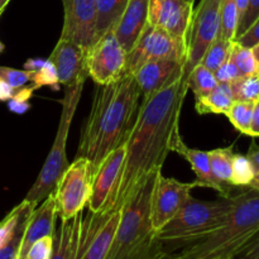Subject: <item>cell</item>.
I'll return each instance as SVG.
<instances>
[{"label":"cell","instance_id":"cell-1","mask_svg":"<svg viewBox=\"0 0 259 259\" xmlns=\"http://www.w3.org/2000/svg\"><path fill=\"white\" fill-rule=\"evenodd\" d=\"M187 91V85L180 77L142 103L125 143L123 174L113 211H120L148 175L162 169L172 152L175 134L180 132V115Z\"/></svg>","mask_w":259,"mask_h":259},{"label":"cell","instance_id":"cell-2","mask_svg":"<svg viewBox=\"0 0 259 259\" xmlns=\"http://www.w3.org/2000/svg\"><path fill=\"white\" fill-rule=\"evenodd\" d=\"M141 105V90L131 73L109 85H96L75 158H88L94 174L110 152L126 143Z\"/></svg>","mask_w":259,"mask_h":259},{"label":"cell","instance_id":"cell-3","mask_svg":"<svg viewBox=\"0 0 259 259\" xmlns=\"http://www.w3.org/2000/svg\"><path fill=\"white\" fill-rule=\"evenodd\" d=\"M233 200L234 205L222 227L186 245L175 259H234L259 233V191L249 187Z\"/></svg>","mask_w":259,"mask_h":259},{"label":"cell","instance_id":"cell-4","mask_svg":"<svg viewBox=\"0 0 259 259\" xmlns=\"http://www.w3.org/2000/svg\"><path fill=\"white\" fill-rule=\"evenodd\" d=\"M158 172L148 175L120 209V219L106 259H138L158 240L151 220L152 194Z\"/></svg>","mask_w":259,"mask_h":259},{"label":"cell","instance_id":"cell-5","mask_svg":"<svg viewBox=\"0 0 259 259\" xmlns=\"http://www.w3.org/2000/svg\"><path fill=\"white\" fill-rule=\"evenodd\" d=\"M234 205L233 197L205 201L190 197L180 211L156 233L164 247H186L222 227Z\"/></svg>","mask_w":259,"mask_h":259},{"label":"cell","instance_id":"cell-6","mask_svg":"<svg viewBox=\"0 0 259 259\" xmlns=\"http://www.w3.org/2000/svg\"><path fill=\"white\" fill-rule=\"evenodd\" d=\"M83 85L85 83H78V85L65 88V95L61 100L62 110H61L60 123H58L55 142L51 147V151L46 158L42 169L38 174L37 180L28 191L27 196L24 197L25 201H29L34 205L42 202L48 195L55 191L58 180L67 169L70 163L66 156V144H67L68 133H70L76 109L80 103Z\"/></svg>","mask_w":259,"mask_h":259},{"label":"cell","instance_id":"cell-7","mask_svg":"<svg viewBox=\"0 0 259 259\" xmlns=\"http://www.w3.org/2000/svg\"><path fill=\"white\" fill-rule=\"evenodd\" d=\"M93 184V167L88 158H75L58 180L53 191L60 220H70L88 206Z\"/></svg>","mask_w":259,"mask_h":259},{"label":"cell","instance_id":"cell-8","mask_svg":"<svg viewBox=\"0 0 259 259\" xmlns=\"http://www.w3.org/2000/svg\"><path fill=\"white\" fill-rule=\"evenodd\" d=\"M187 45L167 30L147 23L134 47L126 53V73H133L143 63L154 60H174L185 65Z\"/></svg>","mask_w":259,"mask_h":259},{"label":"cell","instance_id":"cell-9","mask_svg":"<svg viewBox=\"0 0 259 259\" xmlns=\"http://www.w3.org/2000/svg\"><path fill=\"white\" fill-rule=\"evenodd\" d=\"M222 0H201L192 14L187 39V55L182 71V80L186 78L195 66L202 60L205 51L219 35Z\"/></svg>","mask_w":259,"mask_h":259},{"label":"cell","instance_id":"cell-10","mask_svg":"<svg viewBox=\"0 0 259 259\" xmlns=\"http://www.w3.org/2000/svg\"><path fill=\"white\" fill-rule=\"evenodd\" d=\"M125 144L110 152L94 171L91 195L88 202L91 214L108 215L114 210L123 174Z\"/></svg>","mask_w":259,"mask_h":259},{"label":"cell","instance_id":"cell-11","mask_svg":"<svg viewBox=\"0 0 259 259\" xmlns=\"http://www.w3.org/2000/svg\"><path fill=\"white\" fill-rule=\"evenodd\" d=\"M126 51L114 30L104 33L88 50L89 77L96 85H109L125 75Z\"/></svg>","mask_w":259,"mask_h":259},{"label":"cell","instance_id":"cell-12","mask_svg":"<svg viewBox=\"0 0 259 259\" xmlns=\"http://www.w3.org/2000/svg\"><path fill=\"white\" fill-rule=\"evenodd\" d=\"M195 187H199L196 181L180 182L172 177H164L162 171L158 172L151 205V220L154 233L159 232L189 201Z\"/></svg>","mask_w":259,"mask_h":259},{"label":"cell","instance_id":"cell-13","mask_svg":"<svg viewBox=\"0 0 259 259\" xmlns=\"http://www.w3.org/2000/svg\"><path fill=\"white\" fill-rule=\"evenodd\" d=\"M63 27L61 37L89 50L96 42V0H62Z\"/></svg>","mask_w":259,"mask_h":259},{"label":"cell","instance_id":"cell-14","mask_svg":"<svg viewBox=\"0 0 259 259\" xmlns=\"http://www.w3.org/2000/svg\"><path fill=\"white\" fill-rule=\"evenodd\" d=\"M120 211L91 214L83 220V234L77 259H106L118 228Z\"/></svg>","mask_w":259,"mask_h":259},{"label":"cell","instance_id":"cell-15","mask_svg":"<svg viewBox=\"0 0 259 259\" xmlns=\"http://www.w3.org/2000/svg\"><path fill=\"white\" fill-rule=\"evenodd\" d=\"M48 60L55 67L58 82L65 88L85 83L89 78L88 50L72 40L60 37Z\"/></svg>","mask_w":259,"mask_h":259},{"label":"cell","instance_id":"cell-16","mask_svg":"<svg viewBox=\"0 0 259 259\" xmlns=\"http://www.w3.org/2000/svg\"><path fill=\"white\" fill-rule=\"evenodd\" d=\"M194 4L186 0H149L148 23L187 45Z\"/></svg>","mask_w":259,"mask_h":259},{"label":"cell","instance_id":"cell-17","mask_svg":"<svg viewBox=\"0 0 259 259\" xmlns=\"http://www.w3.org/2000/svg\"><path fill=\"white\" fill-rule=\"evenodd\" d=\"M184 63L174 60H154L143 63L136 72L134 80L141 90L142 103L153 98L166 86L182 77Z\"/></svg>","mask_w":259,"mask_h":259},{"label":"cell","instance_id":"cell-18","mask_svg":"<svg viewBox=\"0 0 259 259\" xmlns=\"http://www.w3.org/2000/svg\"><path fill=\"white\" fill-rule=\"evenodd\" d=\"M56 220H57V210H56L55 196L52 192L43 200L39 206L37 205L33 210L23 234L17 259H25L29 248L40 238L53 237L56 230Z\"/></svg>","mask_w":259,"mask_h":259},{"label":"cell","instance_id":"cell-19","mask_svg":"<svg viewBox=\"0 0 259 259\" xmlns=\"http://www.w3.org/2000/svg\"><path fill=\"white\" fill-rule=\"evenodd\" d=\"M172 152H176L180 156L184 157L192 167V171L196 175L195 181L199 184V187H209V189L215 190L219 192L222 197H230V190L228 185L222 184L217 177L212 175L211 167H210L209 153L200 149L190 148L177 132L172 141Z\"/></svg>","mask_w":259,"mask_h":259},{"label":"cell","instance_id":"cell-20","mask_svg":"<svg viewBox=\"0 0 259 259\" xmlns=\"http://www.w3.org/2000/svg\"><path fill=\"white\" fill-rule=\"evenodd\" d=\"M149 0H129L114 33L126 53L134 47L139 35L148 23Z\"/></svg>","mask_w":259,"mask_h":259},{"label":"cell","instance_id":"cell-21","mask_svg":"<svg viewBox=\"0 0 259 259\" xmlns=\"http://www.w3.org/2000/svg\"><path fill=\"white\" fill-rule=\"evenodd\" d=\"M83 234L82 212L70 220H61L53 234V253L51 259H77Z\"/></svg>","mask_w":259,"mask_h":259},{"label":"cell","instance_id":"cell-22","mask_svg":"<svg viewBox=\"0 0 259 259\" xmlns=\"http://www.w3.org/2000/svg\"><path fill=\"white\" fill-rule=\"evenodd\" d=\"M234 103L229 83H218L207 95L195 99V108L201 115L205 114H227Z\"/></svg>","mask_w":259,"mask_h":259},{"label":"cell","instance_id":"cell-23","mask_svg":"<svg viewBox=\"0 0 259 259\" xmlns=\"http://www.w3.org/2000/svg\"><path fill=\"white\" fill-rule=\"evenodd\" d=\"M129 0H96V37L113 30L120 19Z\"/></svg>","mask_w":259,"mask_h":259},{"label":"cell","instance_id":"cell-24","mask_svg":"<svg viewBox=\"0 0 259 259\" xmlns=\"http://www.w3.org/2000/svg\"><path fill=\"white\" fill-rule=\"evenodd\" d=\"M209 153L211 172L222 184L230 186L232 181V163H233V147L217 148L207 152Z\"/></svg>","mask_w":259,"mask_h":259},{"label":"cell","instance_id":"cell-25","mask_svg":"<svg viewBox=\"0 0 259 259\" xmlns=\"http://www.w3.org/2000/svg\"><path fill=\"white\" fill-rule=\"evenodd\" d=\"M23 202H24V205H23L22 214H20L19 222H18L12 239L4 247L0 248V259H17L18 253H19V248L20 244H22L23 234H24L27 223L29 220L30 215H32L33 210L37 206V205L32 204L29 201H25V200H23Z\"/></svg>","mask_w":259,"mask_h":259},{"label":"cell","instance_id":"cell-26","mask_svg":"<svg viewBox=\"0 0 259 259\" xmlns=\"http://www.w3.org/2000/svg\"><path fill=\"white\" fill-rule=\"evenodd\" d=\"M218 83L219 82L215 78L214 72L204 67L201 63L195 66L186 78L187 89L194 93L195 99L201 98V96H205L209 93H211L217 88Z\"/></svg>","mask_w":259,"mask_h":259},{"label":"cell","instance_id":"cell-27","mask_svg":"<svg viewBox=\"0 0 259 259\" xmlns=\"http://www.w3.org/2000/svg\"><path fill=\"white\" fill-rule=\"evenodd\" d=\"M25 70H30L33 72L32 83L35 89H40L42 86H52L53 89H57L58 82L57 73L55 67L51 63L50 60H28L24 65Z\"/></svg>","mask_w":259,"mask_h":259},{"label":"cell","instance_id":"cell-28","mask_svg":"<svg viewBox=\"0 0 259 259\" xmlns=\"http://www.w3.org/2000/svg\"><path fill=\"white\" fill-rule=\"evenodd\" d=\"M233 43L234 40H228L224 39L223 37L218 35L211 45L207 47L205 51L204 56H202L201 65L210 70L211 72H215L228 58L230 57V52H232Z\"/></svg>","mask_w":259,"mask_h":259},{"label":"cell","instance_id":"cell-29","mask_svg":"<svg viewBox=\"0 0 259 259\" xmlns=\"http://www.w3.org/2000/svg\"><path fill=\"white\" fill-rule=\"evenodd\" d=\"M234 101L255 103L259 100V75L242 76L229 83Z\"/></svg>","mask_w":259,"mask_h":259},{"label":"cell","instance_id":"cell-30","mask_svg":"<svg viewBox=\"0 0 259 259\" xmlns=\"http://www.w3.org/2000/svg\"><path fill=\"white\" fill-rule=\"evenodd\" d=\"M238 24H239V15H238L235 0H222L219 30L220 37L228 40H234Z\"/></svg>","mask_w":259,"mask_h":259},{"label":"cell","instance_id":"cell-31","mask_svg":"<svg viewBox=\"0 0 259 259\" xmlns=\"http://www.w3.org/2000/svg\"><path fill=\"white\" fill-rule=\"evenodd\" d=\"M253 108H254V103H248V101H234L225 115L228 116L229 121L233 124V126H234L238 132L249 136Z\"/></svg>","mask_w":259,"mask_h":259},{"label":"cell","instance_id":"cell-32","mask_svg":"<svg viewBox=\"0 0 259 259\" xmlns=\"http://www.w3.org/2000/svg\"><path fill=\"white\" fill-rule=\"evenodd\" d=\"M230 58L234 62V65L237 66L238 71L242 76L259 75L257 61H255L252 48L240 46L239 43L234 40L232 52H230Z\"/></svg>","mask_w":259,"mask_h":259},{"label":"cell","instance_id":"cell-33","mask_svg":"<svg viewBox=\"0 0 259 259\" xmlns=\"http://www.w3.org/2000/svg\"><path fill=\"white\" fill-rule=\"evenodd\" d=\"M255 177L254 168L247 154L234 153L232 163V186H249Z\"/></svg>","mask_w":259,"mask_h":259},{"label":"cell","instance_id":"cell-34","mask_svg":"<svg viewBox=\"0 0 259 259\" xmlns=\"http://www.w3.org/2000/svg\"><path fill=\"white\" fill-rule=\"evenodd\" d=\"M23 205H24V202L22 201L0 222V248L4 247L12 239L18 222H19L20 214H22Z\"/></svg>","mask_w":259,"mask_h":259},{"label":"cell","instance_id":"cell-35","mask_svg":"<svg viewBox=\"0 0 259 259\" xmlns=\"http://www.w3.org/2000/svg\"><path fill=\"white\" fill-rule=\"evenodd\" d=\"M33 72L30 70H17L12 67H3L0 66V80L5 81L10 86L19 89L22 86L32 82Z\"/></svg>","mask_w":259,"mask_h":259},{"label":"cell","instance_id":"cell-36","mask_svg":"<svg viewBox=\"0 0 259 259\" xmlns=\"http://www.w3.org/2000/svg\"><path fill=\"white\" fill-rule=\"evenodd\" d=\"M53 253V237H43L28 250L25 259H51Z\"/></svg>","mask_w":259,"mask_h":259},{"label":"cell","instance_id":"cell-37","mask_svg":"<svg viewBox=\"0 0 259 259\" xmlns=\"http://www.w3.org/2000/svg\"><path fill=\"white\" fill-rule=\"evenodd\" d=\"M259 18V0H248V5L245 8V12L243 17L240 18L239 24H238L237 34H235V39L239 37L240 34L245 32L253 23ZM234 39V40H235Z\"/></svg>","mask_w":259,"mask_h":259},{"label":"cell","instance_id":"cell-38","mask_svg":"<svg viewBox=\"0 0 259 259\" xmlns=\"http://www.w3.org/2000/svg\"><path fill=\"white\" fill-rule=\"evenodd\" d=\"M214 76L219 83H230L234 80H237V78L242 77L237 66L234 65V62H233L230 57L215 71Z\"/></svg>","mask_w":259,"mask_h":259},{"label":"cell","instance_id":"cell-39","mask_svg":"<svg viewBox=\"0 0 259 259\" xmlns=\"http://www.w3.org/2000/svg\"><path fill=\"white\" fill-rule=\"evenodd\" d=\"M235 42L239 43L240 46H244V47L253 48L255 45L259 43V18L245 30L243 34H240L239 37L235 39Z\"/></svg>","mask_w":259,"mask_h":259},{"label":"cell","instance_id":"cell-40","mask_svg":"<svg viewBox=\"0 0 259 259\" xmlns=\"http://www.w3.org/2000/svg\"><path fill=\"white\" fill-rule=\"evenodd\" d=\"M234 259H259V233L235 255Z\"/></svg>","mask_w":259,"mask_h":259},{"label":"cell","instance_id":"cell-41","mask_svg":"<svg viewBox=\"0 0 259 259\" xmlns=\"http://www.w3.org/2000/svg\"><path fill=\"white\" fill-rule=\"evenodd\" d=\"M19 90H20V88L15 89V88H13V86H10L9 83L5 82V81L0 80V101L13 100V99L17 98Z\"/></svg>","mask_w":259,"mask_h":259},{"label":"cell","instance_id":"cell-42","mask_svg":"<svg viewBox=\"0 0 259 259\" xmlns=\"http://www.w3.org/2000/svg\"><path fill=\"white\" fill-rule=\"evenodd\" d=\"M249 136L255 138L259 137V100L254 103V108H253V115H252V123H250V131Z\"/></svg>","mask_w":259,"mask_h":259},{"label":"cell","instance_id":"cell-43","mask_svg":"<svg viewBox=\"0 0 259 259\" xmlns=\"http://www.w3.org/2000/svg\"><path fill=\"white\" fill-rule=\"evenodd\" d=\"M247 157L249 158L250 163H252L253 168H254L255 175L259 174V147L254 146V143L252 144V147L249 148Z\"/></svg>","mask_w":259,"mask_h":259},{"label":"cell","instance_id":"cell-44","mask_svg":"<svg viewBox=\"0 0 259 259\" xmlns=\"http://www.w3.org/2000/svg\"><path fill=\"white\" fill-rule=\"evenodd\" d=\"M248 187H252V189H255V190H258V191H259V174L255 175L254 180H253L252 184H250Z\"/></svg>","mask_w":259,"mask_h":259},{"label":"cell","instance_id":"cell-45","mask_svg":"<svg viewBox=\"0 0 259 259\" xmlns=\"http://www.w3.org/2000/svg\"><path fill=\"white\" fill-rule=\"evenodd\" d=\"M252 50H253V53H254V57H255V61H257L258 71H259V43L258 45H255Z\"/></svg>","mask_w":259,"mask_h":259},{"label":"cell","instance_id":"cell-46","mask_svg":"<svg viewBox=\"0 0 259 259\" xmlns=\"http://www.w3.org/2000/svg\"><path fill=\"white\" fill-rule=\"evenodd\" d=\"M10 0H0V17H2L3 12L5 10V8H7V5L9 4Z\"/></svg>","mask_w":259,"mask_h":259},{"label":"cell","instance_id":"cell-47","mask_svg":"<svg viewBox=\"0 0 259 259\" xmlns=\"http://www.w3.org/2000/svg\"><path fill=\"white\" fill-rule=\"evenodd\" d=\"M162 259H175V255H174V254H172V253H171V252H168V253H167V254H166V255H164V257H163V258H162Z\"/></svg>","mask_w":259,"mask_h":259},{"label":"cell","instance_id":"cell-48","mask_svg":"<svg viewBox=\"0 0 259 259\" xmlns=\"http://www.w3.org/2000/svg\"><path fill=\"white\" fill-rule=\"evenodd\" d=\"M4 51V45H3L2 42H0V52H3Z\"/></svg>","mask_w":259,"mask_h":259},{"label":"cell","instance_id":"cell-49","mask_svg":"<svg viewBox=\"0 0 259 259\" xmlns=\"http://www.w3.org/2000/svg\"><path fill=\"white\" fill-rule=\"evenodd\" d=\"M186 2H189V3H191V4H194L195 0H186Z\"/></svg>","mask_w":259,"mask_h":259}]
</instances>
